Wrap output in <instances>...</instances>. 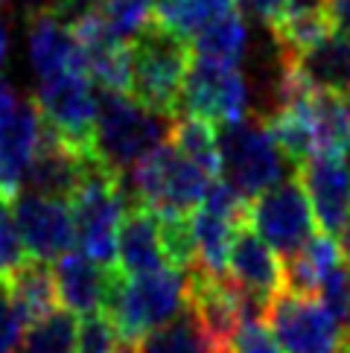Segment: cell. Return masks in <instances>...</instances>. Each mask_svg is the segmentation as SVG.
Wrapping results in <instances>:
<instances>
[{
  "label": "cell",
  "instance_id": "1",
  "mask_svg": "<svg viewBox=\"0 0 350 353\" xmlns=\"http://www.w3.org/2000/svg\"><path fill=\"white\" fill-rule=\"evenodd\" d=\"M190 310V272L164 266L129 277L120 269L108 272L103 315L114 324L123 345L137 347L143 336Z\"/></svg>",
  "mask_w": 350,
  "mask_h": 353
},
{
  "label": "cell",
  "instance_id": "2",
  "mask_svg": "<svg viewBox=\"0 0 350 353\" xmlns=\"http://www.w3.org/2000/svg\"><path fill=\"white\" fill-rule=\"evenodd\" d=\"M172 117L146 108L141 99L123 91L99 94L91 152L111 172H129L141 158L169 141Z\"/></svg>",
  "mask_w": 350,
  "mask_h": 353
},
{
  "label": "cell",
  "instance_id": "3",
  "mask_svg": "<svg viewBox=\"0 0 350 353\" xmlns=\"http://www.w3.org/2000/svg\"><path fill=\"white\" fill-rule=\"evenodd\" d=\"M214 179L181 155L169 141L141 158L129 172H123L129 205H143L158 216L167 213H193L202 208Z\"/></svg>",
  "mask_w": 350,
  "mask_h": 353
},
{
  "label": "cell",
  "instance_id": "4",
  "mask_svg": "<svg viewBox=\"0 0 350 353\" xmlns=\"http://www.w3.org/2000/svg\"><path fill=\"white\" fill-rule=\"evenodd\" d=\"M219 179L236 187L248 201L289 179V158L271 137L262 117L219 123Z\"/></svg>",
  "mask_w": 350,
  "mask_h": 353
},
{
  "label": "cell",
  "instance_id": "5",
  "mask_svg": "<svg viewBox=\"0 0 350 353\" xmlns=\"http://www.w3.org/2000/svg\"><path fill=\"white\" fill-rule=\"evenodd\" d=\"M193 65L190 41L164 30L158 21L132 41V97L146 108L178 117L187 70Z\"/></svg>",
  "mask_w": 350,
  "mask_h": 353
},
{
  "label": "cell",
  "instance_id": "6",
  "mask_svg": "<svg viewBox=\"0 0 350 353\" xmlns=\"http://www.w3.org/2000/svg\"><path fill=\"white\" fill-rule=\"evenodd\" d=\"M73 222H76V248L99 266L117 263L120 225L129 213V196L123 175L105 170L99 161L88 167L82 184L70 196Z\"/></svg>",
  "mask_w": 350,
  "mask_h": 353
},
{
  "label": "cell",
  "instance_id": "7",
  "mask_svg": "<svg viewBox=\"0 0 350 353\" xmlns=\"http://www.w3.org/2000/svg\"><path fill=\"white\" fill-rule=\"evenodd\" d=\"M32 103L39 105L50 132H56L61 141H68L79 152H88L94 158L91 143L99 111V94H94V82L85 70H65L59 77L35 82Z\"/></svg>",
  "mask_w": 350,
  "mask_h": 353
},
{
  "label": "cell",
  "instance_id": "8",
  "mask_svg": "<svg viewBox=\"0 0 350 353\" xmlns=\"http://www.w3.org/2000/svg\"><path fill=\"white\" fill-rule=\"evenodd\" d=\"M266 324L283 353H336L347 330L318 295H298L283 289L271 298Z\"/></svg>",
  "mask_w": 350,
  "mask_h": 353
},
{
  "label": "cell",
  "instance_id": "9",
  "mask_svg": "<svg viewBox=\"0 0 350 353\" xmlns=\"http://www.w3.org/2000/svg\"><path fill=\"white\" fill-rule=\"evenodd\" d=\"M248 225L280 257H292L295 251H301L316 236L318 222H316V213H312V201L304 190L301 179H298V170L289 179L274 184L271 190L251 199V205H248Z\"/></svg>",
  "mask_w": 350,
  "mask_h": 353
},
{
  "label": "cell",
  "instance_id": "10",
  "mask_svg": "<svg viewBox=\"0 0 350 353\" xmlns=\"http://www.w3.org/2000/svg\"><path fill=\"white\" fill-rule=\"evenodd\" d=\"M178 114H193L210 123H236L251 114V88L240 68L196 59L187 70Z\"/></svg>",
  "mask_w": 350,
  "mask_h": 353
},
{
  "label": "cell",
  "instance_id": "11",
  "mask_svg": "<svg viewBox=\"0 0 350 353\" xmlns=\"http://www.w3.org/2000/svg\"><path fill=\"white\" fill-rule=\"evenodd\" d=\"M18 228L32 260L56 263L68 251L76 248V222L68 199L39 196L21 190L12 199Z\"/></svg>",
  "mask_w": 350,
  "mask_h": 353
},
{
  "label": "cell",
  "instance_id": "12",
  "mask_svg": "<svg viewBox=\"0 0 350 353\" xmlns=\"http://www.w3.org/2000/svg\"><path fill=\"white\" fill-rule=\"evenodd\" d=\"M228 277L245 295L260 298L262 304H271V298L286 289L280 254L248 222L236 228L228 257Z\"/></svg>",
  "mask_w": 350,
  "mask_h": 353
},
{
  "label": "cell",
  "instance_id": "13",
  "mask_svg": "<svg viewBox=\"0 0 350 353\" xmlns=\"http://www.w3.org/2000/svg\"><path fill=\"white\" fill-rule=\"evenodd\" d=\"M304 190L312 201L318 231L339 236L350 219V172L336 155H316L298 167Z\"/></svg>",
  "mask_w": 350,
  "mask_h": 353
},
{
  "label": "cell",
  "instance_id": "14",
  "mask_svg": "<svg viewBox=\"0 0 350 353\" xmlns=\"http://www.w3.org/2000/svg\"><path fill=\"white\" fill-rule=\"evenodd\" d=\"M94 163V158L88 152H79L76 146H70L68 141H61L56 132H50L44 125L41 146L35 152L23 190L39 193V196H53V199H68L76 193V187L82 184L88 167Z\"/></svg>",
  "mask_w": 350,
  "mask_h": 353
},
{
  "label": "cell",
  "instance_id": "15",
  "mask_svg": "<svg viewBox=\"0 0 350 353\" xmlns=\"http://www.w3.org/2000/svg\"><path fill=\"white\" fill-rule=\"evenodd\" d=\"M44 137V117L32 99H21L18 111L0 132V199H15L23 190L30 163Z\"/></svg>",
  "mask_w": 350,
  "mask_h": 353
},
{
  "label": "cell",
  "instance_id": "16",
  "mask_svg": "<svg viewBox=\"0 0 350 353\" xmlns=\"http://www.w3.org/2000/svg\"><path fill=\"white\" fill-rule=\"evenodd\" d=\"M27 59L39 82L59 77L65 70H82L76 32L50 9L27 18Z\"/></svg>",
  "mask_w": 350,
  "mask_h": 353
},
{
  "label": "cell",
  "instance_id": "17",
  "mask_svg": "<svg viewBox=\"0 0 350 353\" xmlns=\"http://www.w3.org/2000/svg\"><path fill=\"white\" fill-rule=\"evenodd\" d=\"M111 269L99 266L96 260L82 254L79 248H73L65 257H59L53 263V277H56L61 307L70 310L76 319L99 315L103 312V295H105V283H108Z\"/></svg>",
  "mask_w": 350,
  "mask_h": 353
},
{
  "label": "cell",
  "instance_id": "18",
  "mask_svg": "<svg viewBox=\"0 0 350 353\" xmlns=\"http://www.w3.org/2000/svg\"><path fill=\"white\" fill-rule=\"evenodd\" d=\"M169 266L164 239H161V219L143 205H132L117 236V269L129 277Z\"/></svg>",
  "mask_w": 350,
  "mask_h": 353
},
{
  "label": "cell",
  "instance_id": "19",
  "mask_svg": "<svg viewBox=\"0 0 350 353\" xmlns=\"http://www.w3.org/2000/svg\"><path fill=\"white\" fill-rule=\"evenodd\" d=\"M289 59L312 91L350 94V35L333 30L301 56Z\"/></svg>",
  "mask_w": 350,
  "mask_h": 353
},
{
  "label": "cell",
  "instance_id": "20",
  "mask_svg": "<svg viewBox=\"0 0 350 353\" xmlns=\"http://www.w3.org/2000/svg\"><path fill=\"white\" fill-rule=\"evenodd\" d=\"M347 257L342 251V243L333 234L318 231L309 243L295 251L292 257H283V281L289 292L298 295H318L321 283L330 277L336 266H342Z\"/></svg>",
  "mask_w": 350,
  "mask_h": 353
},
{
  "label": "cell",
  "instance_id": "21",
  "mask_svg": "<svg viewBox=\"0 0 350 353\" xmlns=\"http://www.w3.org/2000/svg\"><path fill=\"white\" fill-rule=\"evenodd\" d=\"M0 292H6V298L12 301V307L18 310L23 324L44 319V315H50L59 304L53 269L41 260H30Z\"/></svg>",
  "mask_w": 350,
  "mask_h": 353
},
{
  "label": "cell",
  "instance_id": "22",
  "mask_svg": "<svg viewBox=\"0 0 350 353\" xmlns=\"http://www.w3.org/2000/svg\"><path fill=\"white\" fill-rule=\"evenodd\" d=\"M248 41H251V32H248V23L240 12H228L219 21H214L207 30H202L190 41L193 56L196 59H207V61H219V65H231L240 68V61L248 56Z\"/></svg>",
  "mask_w": 350,
  "mask_h": 353
},
{
  "label": "cell",
  "instance_id": "23",
  "mask_svg": "<svg viewBox=\"0 0 350 353\" xmlns=\"http://www.w3.org/2000/svg\"><path fill=\"white\" fill-rule=\"evenodd\" d=\"M236 228L231 219L219 216V213L207 210V208H196L193 210V234H196V254H198V272L225 277L228 274V257H231V245Z\"/></svg>",
  "mask_w": 350,
  "mask_h": 353
},
{
  "label": "cell",
  "instance_id": "24",
  "mask_svg": "<svg viewBox=\"0 0 350 353\" xmlns=\"http://www.w3.org/2000/svg\"><path fill=\"white\" fill-rule=\"evenodd\" d=\"M234 0H155V21L184 41H193L214 21L234 12Z\"/></svg>",
  "mask_w": 350,
  "mask_h": 353
},
{
  "label": "cell",
  "instance_id": "25",
  "mask_svg": "<svg viewBox=\"0 0 350 353\" xmlns=\"http://www.w3.org/2000/svg\"><path fill=\"white\" fill-rule=\"evenodd\" d=\"M309 114L316 123L318 155H339L350 137V94L312 91Z\"/></svg>",
  "mask_w": 350,
  "mask_h": 353
},
{
  "label": "cell",
  "instance_id": "26",
  "mask_svg": "<svg viewBox=\"0 0 350 353\" xmlns=\"http://www.w3.org/2000/svg\"><path fill=\"white\" fill-rule=\"evenodd\" d=\"M169 143L187 155L193 163H198L210 179H219V137H216V123L193 117V114H178L172 117L169 129Z\"/></svg>",
  "mask_w": 350,
  "mask_h": 353
},
{
  "label": "cell",
  "instance_id": "27",
  "mask_svg": "<svg viewBox=\"0 0 350 353\" xmlns=\"http://www.w3.org/2000/svg\"><path fill=\"white\" fill-rule=\"evenodd\" d=\"M214 350L216 345L210 342V336L205 333V327L196 319L193 310H184L178 319H172L169 324L143 336L134 347V353H214Z\"/></svg>",
  "mask_w": 350,
  "mask_h": 353
},
{
  "label": "cell",
  "instance_id": "28",
  "mask_svg": "<svg viewBox=\"0 0 350 353\" xmlns=\"http://www.w3.org/2000/svg\"><path fill=\"white\" fill-rule=\"evenodd\" d=\"M79 319L70 310H53L23 327L18 353H76Z\"/></svg>",
  "mask_w": 350,
  "mask_h": 353
},
{
  "label": "cell",
  "instance_id": "29",
  "mask_svg": "<svg viewBox=\"0 0 350 353\" xmlns=\"http://www.w3.org/2000/svg\"><path fill=\"white\" fill-rule=\"evenodd\" d=\"M103 21L114 39L132 44L155 21V0H105Z\"/></svg>",
  "mask_w": 350,
  "mask_h": 353
},
{
  "label": "cell",
  "instance_id": "30",
  "mask_svg": "<svg viewBox=\"0 0 350 353\" xmlns=\"http://www.w3.org/2000/svg\"><path fill=\"white\" fill-rule=\"evenodd\" d=\"M161 219V239H164V251L169 266L193 272L198 266L196 254V234H193V213H167Z\"/></svg>",
  "mask_w": 350,
  "mask_h": 353
},
{
  "label": "cell",
  "instance_id": "31",
  "mask_svg": "<svg viewBox=\"0 0 350 353\" xmlns=\"http://www.w3.org/2000/svg\"><path fill=\"white\" fill-rule=\"evenodd\" d=\"M30 260L32 257H30L27 245H23V236H21V228H18L15 210H12V201L0 199V289L27 266Z\"/></svg>",
  "mask_w": 350,
  "mask_h": 353
},
{
  "label": "cell",
  "instance_id": "32",
  "mask_svg": "<svg viewBox=\"0 0 350 353\" xmlns=\"http://www.w3.org/2000/svg\"><path fill=\"white\" fill-rule=\"evenodd\" d=\"M120 347H123V339L117 336L114 324L103 312L82 319L76 353H120Z\"/></svg>",
  "mask_w": 350,
  "mask_h": 353
},
{
  "label": "cell",
  "instance_id": "33",
  "mask_svg": "<svg viewBox=\"0 0 350 353\" xmlns=\"http://www.w3.org/2000/svg\"><path fill=\"white\" fill-rule=\"evenodd\" d=\"M318 298L327 304V310L339 319V324L350 333V266H347V260L342 263V266H336L327 281L321 283Z\"/></svg>",
  "mask_w": 350,
  "mask_h": 353
},
{
  "label": "cell",
  "instance_id": "34",
  "mask_svg": "<svg viewBox=\"0 0 350 353\" xmlns=\"http://www.w3.org/2000/svg\"><path fill=\"white\" fill-rule=\"evenodd\" d=\"M231 347L234 353H283L266 321H245L236 330Z\"/></svg>",
  "mask_w": 350,
  "mask_h": 353
},
{
  "label": "cell",
  "instance_id": "35",
  "mask_svg": "<svg viewBox=\"0 0 350 353\" xmlns=\"http://www.w3.org/2000/svg\"><path fill=\"white\" fill-rule=\"evenodd\" d=\"M103 6H105V0H56V3L50 6V12H53L59 21H65L70 30H76L79 23L103 15Z\"/></svg>",
  "mask_w": 350,
  "mask_h": 353
},
{
  "label": "cell",
  "instance_id": "36",
  "mask_svg": "<svg viewBox=\"0 0 350 353\" xmlns=\"http://www.w3.org/2000/svg\"><path fill=\"white\" fill-rule=\"evenodd\" d=\"M23 319L18 315V310L12 307V301L6 298V292L0 295V353H12L18 350V342L23 336Z\"/></svg>",
  "mask_w": 350,
  "mask_h": 353
},
{
  "label": "cell",
  "instance_id": "37",
  "mask_svg": "<svg viewBox=\"0 0 350 353\" xmlns=\"http://www.w3.org/2000/svg\"><path fill=\"white\" fill-rule=\"evenodd\" d=\"M236 9H240L243 18H251L262 27H274L280 21L283 9H286V0H234Z\"/></svg>",
  "mask_w": 350,
  "mask_h": 353
},
{
  "label": "cell",
  "instance_id": "38",
  "mask_svg": "<svg viewBox=\"0 0 350 353\" xmlns=\"http://www.w3.org/2000/svg\"><path fill=\"white\" fill-rule=\"evenodd\" d=\"M21 99H18V91L12 88V82L6 77H0V132L6 129V123L12 120V114L18 111Z\"/></svg>",
  "mask_w": 350,
  "mask_h": 353
},
{
  "label": "cell",
  "instance_id": "39",
  "mask_svg": "<svg viewBox=\"0 0 350 353\" xmlns=\"http://www.w3.org/2000/svg\"><path fill=\"white\" fill-rule=\"evenodd\" d=\"M327 15L336 32L350 35V0H327Z\"/></svg>",
  "mask_w": 350,
  "mask_h": 353
},
{
  "label": "cell",
  "instance_id": "40",
  "mask_svg": "<svg viewBox=\"0 0 350 353\" xmlns=\"http://www.w3.org/2000/svg\"><path fill=\"white\" fill-rule=\"evenodd\" d=\"M3 6V3H0ZM9 56V23L3 18V9H0V68H3V61Z\"/></svg>",
  "mask_w": 350,
  "mask_h": 353
},
{
  "label": "cell",
  "instance_id": "41",
  "mask_svg": "<svg viewBox=\"0 0 350 353\" xmlns=\"http://www.w3.org/2000/svg\"><path fill=\"white\" fill-rule=\"evenodd\" d=\"M339 243H342V251H344V257L350 260V219H347V225L342 228V239H339Z\"/></svg>",
  "mask_w": 350,
  "mask_h": 353
},
{
  "label": "cell",
  "instance_id": "42",
  "mask_svg": "<svg viewBox=\"0 0 350 353\" xmlns=\"http://www.w3.org/2000/svg\"><path fill=\"white\" fill-rule=\"evenodd\" d=\"M342 163H344L347 172H350V137H347V143H344V149H342Z\"/></svg>",
  "mask_w": 350,
  "mask_h": 353
},
{
  "label": "cell",
  "instance_id": "43",
  "mask_svg": "<svg viewBox=\"0 0 350 353\" xmlns=\"http://www.w3.org/2000/svg\"><path fill=\"white\" fill-rule=\"evenodd\" d=\"M336 353H350V336L344 339V342H342V347H339V350H336Z\"/></svg>",
  "mask_w": 350,
  "mask_h": 353
},
{
  "label": "cell",
  "instance_id": "44",
  "mask_svg": "<svg viewBox=\"0 0 350 353\" xmlns=\"http://www.w3.org/2000/svg\"><path fill=\"white\" fill-rule=\"evenodd\" d=\"M120 353H134V347H132V345H123V347H120Z\"/></svg>",
  "mask_w": 350,
  "mask_h": 353
},
{
  "label": "cell",
  "instance_id": "45",
  "mask_svg": "<svg viewBox=\"0 0 350 353\" xmlns=\"http://www.w3.org/2000/svg\"><path fill=\"white\" fill-rule=\"evenodd\" d=\"M347 336H350V333H347Z\"/></svg>",
  "mask_w": 350,
  "mask_h": 353
}]
</instances>
